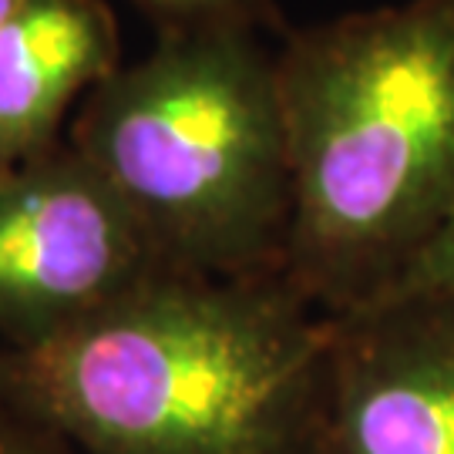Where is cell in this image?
I'll return each instance as SVG.
<instances>
[{
    "label": "cell",
    "mask_w": 454,
    "mask_h": 454,
    "mask_svg": "<svg viewBox=\"0 0 454 454\" xmlns=\"http://www.w3.org/2000/svg\"><path fill=\"white\" fill-rule=\"evenodd\" d=\"M333 313L286 273H168L0 350V401L74 454H309Z\"/></svg>",
    "instance_id": "1"
},
{
    "label": "cell",
    "mask_w": 454,
    "mask_h": 454,
    "mask_svg": "<svg viewBox=\"0 0 454 454\" xmlns=\"http://www.w3.org/2000/svg\"><path fill=\"white\" fill-rule=\"evenodd\" d=\"M142 223L71 145L0 179V337L34 347L168 273Z\"/></svg>",
    "instance_id": "4"
},
{
    "label": "cell",
    "mask_w": 454,
    "mask_h": 454,
    "mask_svg": "<svg viewBox=\"0 0 454 454\" xmlns=\"http://www.w3.org/2000/svg\"><path fill=\"white\" fill-rule=\"evenodd\" d=\"M67 145L112 185L172 270L283 273L293 219L276 54L256 27H165L108 74Z\"/></svg>",
    "instance_id": "3"
},
{
    "label": "cell",
    "mask_w": 454,
    "mask_h": 454,
    "mask_svg": "<svg viewBox=\"0 0 454 454\" xmlns=\"http://www.w3.org/2000/svg\"><path fill=\"white\" fill-rule=\"evenodd\" d=\"M309 454H454V307L380 296L333 313Z\"/></svg>",
    "instance_id": "5"
},
{
    "label": "cell",
    "mask_w": 454,
    "mask_h": 454,
    "mask_svg": "<svg viewBox=\"0 0 454 454\" xmlns=\"http://www.w3.org/2000/svg\"><path fill=\"white\" fill-rule=\"evenodd\" d=\"M276 78L293 179L283 273L343 313L384 290L454 206V0L293 34Z\"/></svg>",
    "instance_id": "2"
},
{
    "label": "cell",
    "mask_w": 454,
    "mask_h": 454,
    "mask_svg": "<svg viewBox=\"0 0 454 454\" xmlns=\"http://www.w3.org/2000/svg\"><path fill=\"white\" fill-rule=\"evenodd\" d=\"M380 296H397V300L414 296L454 307V206L444 215V223L431 232V239L404 262V270L371 300Z\"/></svg>",
    "instance_id": "7"
},
{
    "label": "cell",
    "mask_w": 454,
    "mask_h": 454,
    "mask_svg": "<svg viewBox=\"0 0 454 454\" xmlns=\"http://www.w3.org/2000/svg\"><path fill=\"white\" fill-rule=\"evenodd\" d=\"M0 454H74L58 434L0 401Z\"/></svg>",
    "instance_id": "9"
},
{
    "label": "cell",
    "mask_w": 454,
    "mask_h": 454,
    "mask_svg": "<svg viewBox=\"0 0 454 454\" xmlns=\"http://www.w3.org/2000/svg\"><path fill=\"white\" fill-rule=\"evenodd\" d=\"M118 67L105 0H27L0 31V179L61 145L67 112Z\"/></svg>",
    "instance_id": "6"
},
{
    "label": "cell",
    "mask_w": 454,
    "mask_h": 454,
    "mask_svg": "<svg viewBox=\"0 0 454 454\" xmlns=\"http://www.w3.org/2000/svg\"><path fill=\"white\" fill-rule=\"evenodd\" d=\"M162 27H202V24H246L260 27L270 17V0H135Z\"/></svg>",
    "instance_id": "8"
},
{
    "label": "cell",
    "mask_w": 454,
    "mask_h": 454,
    "mask_svg": "<svg viewBox=\"0 0 454 454\" xmlns=\"http://www.w3.org/2000/svg\"><path fill=\"white\" fill-rule=\"evenodd\" d=\"M24 4H27V0H0V31H4V27L20 14V7H24Z\"/></svg>",
    "instance_id": "10"
}]
</instances>
